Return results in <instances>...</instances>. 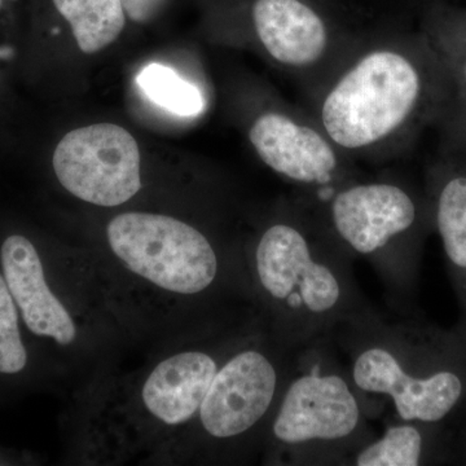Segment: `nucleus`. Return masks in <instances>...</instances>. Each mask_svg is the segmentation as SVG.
Masks as SVG:
<instances>
[{"label": "nucleus", "mask_w": 466, "mask_h": 466, "mask_svg": "<svg viewBox=\"0 0 466 466\" xmlns=\"http://www.w3.org/2000/svg\"><path fill=\"white\" fill-rule=\"evenodd\" d=\"M242 258L251 303L285 348L330 336L370 305L355 281L354 258L328 228L299 218L272 220Z\"/></svg>", "instance_id": "obj_1"}, {"label": "nucleus", "mask_w": 466, "mask_h": 466, "mask_svg": "<svg viewBox=\"0 0 466 466\" xmlns=\"http://www.w3.org/2000/svg\"><path fill=\"white\" fill-rule=\"evenodd\" d=\"M388 404L359 390L332 337L297 350L262 447L266 465H348Z\"/></svg>", "instance_id": "obj_2"}, {"label": "nucleus", "mask_w": 466, "mask_h": 466, "mask_svg": "<svg viewBox=\"0 0 466 466\" xmlns=\"http://www.w3.org/2000/svg\"><path fill=\"white\" fill-rule=\"evenodd\" d=\"M330 337L359 390L390 403L401 421L438 424L464 398L459 370L431 364L429 334L397 314L370 305Z\"/></svg>", "instance_id": "obj_3"}, {"label": "nucleus", "mask_w": 466, "mask_h": 466, "mask_svg": "<svg viewBox=\"0 0 466 466\" xmlns=\"http://www.w3.org/2000/svg\"><path fill=\"white\" fill-rule=\"evenodd\" d=\"M106 242L116 265L137 280L202 306L213 318L238 315L220 308L228 297L251 303L242 254L233 256L177 218L143 211L118 214L106 226Z\"/></svg>", "instance_id": "obj_4"}, {"label": "nucleus", "mask_w": 466, "mask_h": 466, "mask_svg": "<svg viewBox=\"0 0 466 466\" xmlns=\"http://www.w3.org/2000/svg\"><path fill=\"white\" fill-rule=\"evenodd\" d=\"M296 352L285 348L262 320L223 361L184 450L193 458L216 462L260 455Z\"/></svg>", "instance_id": "obj_5"}, {"label": "nucleus", "mask_w": 466, "mask_h": 466, "mask_svg": "<svg viewBox=\"0 0 466 466\" xmlns=\"http://www.w3.org/2000/svg\"><path fill=\"white\" fill-rule=\"evenodd\" d=\"M260 323L250 311L207 325L195 341L153 363L128 392L125 410L131 422L183 444L223 361Z\"/></svg>", "instance_id": "obj_6"}, {"label": "nucleus", "mask_w": 466, "mask_h": 466, "mask_svg": "<svg viewBox=\"0 0 466 466\" xmlns=\"http://www.w3.org/2000/svg\"><path fill=\"white\" fill-rule=\"evenodd\" d=\"M328 219V231L343 249L376 269L392 311L407 312L419 222L412 196L394 183L354 184L330 196Z\"/></svg>", "instance_id": "obj_7"}, {"label": "nucleus", "mask_w": 466, "mask_h": 466, "mask_svg": "<svg viewBox=\"0 0 466 466\" xmlns=\"http://www.w3.org/2000/svg\"><path fill=\"white\" fill-rule=\"evenodd\" d=\"M417 67L398 52H370L328 94L321 108L325 131L343 148H366L394 133L421 96Z\"/></svg>", "instance_id": "obj_8"}, {"label": "nucleus", "mask_w": 466, "mask_h": 466, "mask_svg": "<svg viewBox=\"0 0 466 466\" xmlns=\"http://www.w3.org/2000/svg\"><path fill=\"white\" fill-rule=\"evenodd\" d=\"M0 269L34 348L52 370L82 339L76 315L57 280L56 262L41 238L21 226H0Z\"/></svg>", "instance_id": "obj_9"}, {"label": "nucleus", "mask_w": 466, "mask_h": 466, "mask_svg": "<svg viewBox=\"0 0 466 466\" xmlns=\"http://www.w3.org/2000/svg\"><path fill=\"white\" fill-rule=\"evenodd\" d=\"M142 158L137 140L121 126L76 128L58 142L52 155L57 182L78 200L116 208L142 189Z\"/></svg>", "instance_id": "obj_10"}, {"label": "nucleus", "mask_w": 466, "mask_h": 466, "mask_svg": "<svg viewBox=\"0 0 466 466\" xmlns=\"http://www.w3.org/2000/svg\"><path fill=\"white\" fill-rule=\"evenodd\" d=\"M249 139L267 167L291 182L324 187L336 179L339 161L330 144L289 116L265 113L251 126Z\"/></svg>", "instance_id": "obj_11"}, {"label": "nucleus", "mask_w": 466, "mask_h": 466, "mask_svg": "<svg viewBox=\"0 0 466 466\" xmlns=\"http://www.w3.org/2000/svg\"><path fill=\"white\" fill-rule=\"evenodd\" d=\"M253 18L260 42L279 63L308 66L323 56L328 43L323 20L299 0H257Z\"/></svg>", "instance_id": "obj_12"}, {"label": "nucleus", "mask_w": 466, "mask_h": 466, "mask_svg": "<svg viewBox=\"0 0 466 466\" xmlns=\"http://www.w3.org/2000/svg\"><path fill=\"white\" fill-rule=\"evenodd\" d=\"M50 372L27 336L0 269V403L38 389Z\"/></svg>", "instance_id": "obj_13"}, {"label": "nucleus", "mask_w": 466, "mask_h": 466, "mask_svg": "<svg viewBox=\"0 0 466 466\" xmlns=\"http://www.w3.org/2000/svg\"><path fill=\"white\" fill-rule=\"evenodd\" d=\"M72 26L79 50L95 54L108 47L124 30L121 0H52Z\"/></svg>", "instance_id": "obj_14"}, {"label": "nucleus", "mask_w": 466, "mask_h": 466, "mask_svg": "<svg viewBox=\"0 0 466 466\" xmlns=\"http://www.w3.org/2000/svg\"><path fill=\"white\" fill-rule=\"evenodd\" d=\"M422 421L392 422L382 437L368 441L349 460L354 466H417L425 461Z\"/></svg>", "instance_id": "obj_15"}, {"label": "nucleus", "mask_w": 466, "mask_h": 466, "mask_svg": "<svg viewBox=\"0 0 466 466\" xmlns=\"http://www.w3.org/2000/svg\"><path fill=\"white\" fill-rule=\"evenodd\" d=\"M137 84L147 99L171 115L191 116L204 108L200 90L184 81L171 67L149 64L140 70Z\"/></svg>", "instance_id": "obj_16"}, {"label": "nucleus", "mask_w": 466, "mask_h": 466, "mask_svg": "<svg viewBox=\"0 0 466 466\" xmlns=\"http://www.w3.org/2000/svg\"><path fill=\"white\" fill-rule=\"evenodd\" d=\"M437 227L451 265L466 274V177H451L437 202Z\"/></svg>", "instance_id": "obj_17"}, {"label": "nucleus", "mask_w": 466, "mask_h": 466, "mask_svg": "<svg viewBox=\"0 0 466 466\" xmlns=\"http://www.w3.org/2000/svg\"><path fill=\"white\" fill-rule=\"evenodd\" d=\"M125 14L137 24L148 23L159 14L167 0H121Z\"/></svg>", "instance_id": "obj_18"}, {"label": "nucleus", "mask_w": 466, "mask_h": 466, "mask_svg": "<svg viewBox=\"0 0 466 466\" xmlns=\"http://www.w3.org/2000/svg\"><path fill=\"white\" fill-rule=\"evenodd\" d=\"M464 75H465V79H466V63H465Z\"/></svg>", "instance_id": "obj_19"}, {"label": "nucleus", "mask_w": 466, "mask_h": 466, "mask_svg": "<svg viewBox=\"0 0 466 466\" xmlns=\"http://www.w3.org/2000/svg\"><path fill=\"white\" fill-rule=\"evenodd\" d=\"M3 0H0V8H2Z\"/></svg>", "instance_id": "obj_20"}]
</instances>
